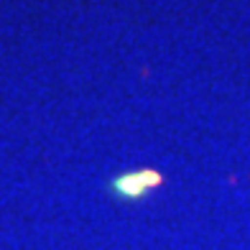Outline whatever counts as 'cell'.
<instances>
[{
	"instance_id": "1",
	"label": "cell",
	"mask_w": 250,
	"mask_h": 250,
	"mask_svg": "<svg viewBox=\"0 0 250 250\" xmlns=\"http://www.w3.org/2000/svg\"><path fill=\"white\" fill-rule=\"evenodd\" d=\"M161 181H164V176L153 171V168H138V171H128V174L118 176L112 181V191L123 199H141L151 189L161 187Z\"/></svg>"
}]
</instances>
